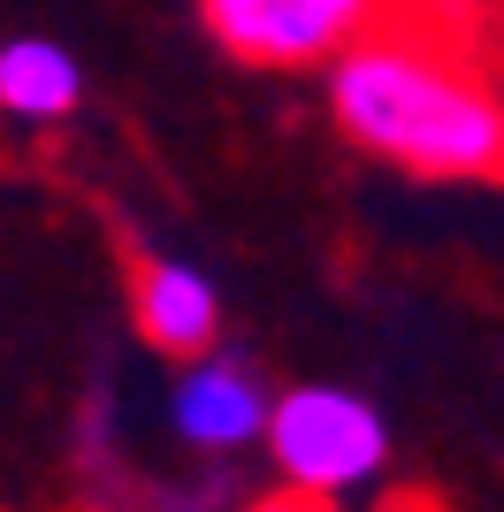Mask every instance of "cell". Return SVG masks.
<instances>
[{
  "label": "cell",
  "mask_w": 504,
  "mask_h": 512,
  "mask_svg": "<svg viewBox=\"0 0 504 512\" xmlns=\"http://www.w3.org/2000/svg\"><path fill=\"white\" fill-rule=\"evenodd\" d=\"M336 130L436 184H504V92L413 16H382L329 62Z\"/></svg>",
  "instance_id": "cell-1"
},
{
  "label": "cell",
  "mask_w": 504,
  "mask_h": 512,
  "mask_svg": "<svg viewBox=\"0 0 504 512\" xmlns=\"http://www.w3.org/2000/svg\"><path fill=\"white\" fill-rule=\"evenodd\" d=\"M268 451L275 467L291 474V490H314L336 497L352 482H375L382 459H390V436H382V413L352 390H329V383H306V390H283L268 406Z\"/></svg>",
  "instance_id": "cell-2"
},
{
  "label": "cell",
  "mask_w": 504,
  "mask_h": 512,
  "mask_svg": "<svg viewBox=\"0 0 504 512\" xmlns=\"http://www.w3.org/2000/svg\"><path fill=\"white\" fill-rule=\"evenodd\" d=\"M390 16V0H199L207 39L252 69H314L336 62Z\"/></svg>",
  "instance_id": "cell-3"
},
{
  "label": "cell",
  "mask_w": 504,
  "mask_h": 512,
  "mask_svg": "<svg viewBox=\"0 0 504 512\" xmlns=\"http://www.w3.org/2000/svg\"><path fill=\"white\" fill-rule=\"evenodd\" d=\"M130 321L161 360H207L222 337V299L191 260L138 253L130 260Z\"/></svg>",
  "instance_id": "cell-4"
},
{
  "label": "cell",
  "mask_w": 504,
  "mask_h": 512,
  "mask_svg": "<svg viewBox=\"0 0 504 512\" xmlns=\"http://www.w3.org/2000/svg\"><path fill=\"white\" fill-rule=\"evenodd\" d=\"M268 428V390L252 383V367L237 360H191L176 383V436L199 451H237Z\"/></svg>",
  "instance_id": "cell-5"
},
{
  "label": "cell",
  "mask_w": 504,
  "mask_h": 512,
  "mask_svg": "<svg viewBox=\"0 0 504 512\" xmlns=\"http://www.w3.org/2000/svg\"><path fill=\"white\" fill-rule=\"evenodd\" d=\"M77 92H84V77L54 39L0 46V115H16V123H62L77 107Z\"/></svg>",
  "instance_id": "cell-6"
},
{
  "label": "cell",
  "mask_w": 504,
  "mask_h": 512,
  "mask_svg": "<svg viewBox=\"0 0 504 512\" xmlns=\"http://www.w3.org/2000/svg\"><path fill=\"white\" fill-rule=\"evenodd\" d=\"M252 512H336L329 497H314V490H275V497H260Z\"/></svg>",
  "instance_id": "cell-7"
}]
</instances>
